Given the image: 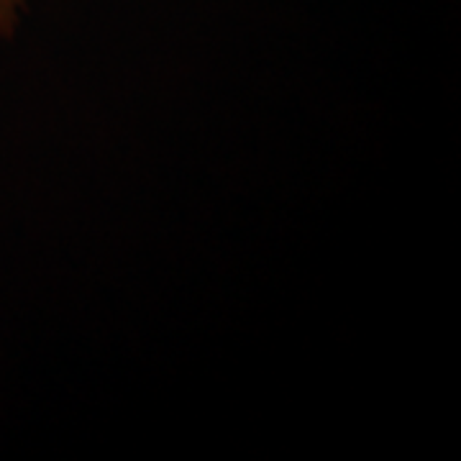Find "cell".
<instances>
[{
  "instance_id": "cell-1",
  "label": "cell",
  "mask_w": 461,
  "mask_h": 461,
  "mask_svg": "<svg viewBox=\"0 0 461 461\" xmlns=\"http://www.w3.org/2000/svg\"><path fill=\"white\" fill-rule=\"evenodd\" d=\"M21 5L23 0H0V33L14 32Z\"/></svg>"
}]
</instances>
